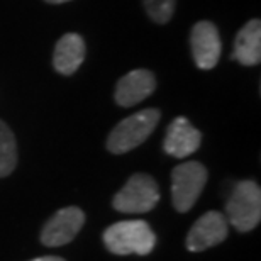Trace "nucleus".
Wrapping results in <instances>:
<instances>
[{
	"label": "nucleus",
	"instance_id": "2eb2a0df",
	"mask_svg": "<svg viewBox=\"0 0 261 261\" xmlns=\"http://www.w3.org/2000/svg\"><path fill=\"white\" fill-rule=\"evenodd\" d=\"M31 261H65V259L60 256H41V258H34Z\"/></svg>",
	"mask_w": 261,
	"mask_h": 261
},
{
	"label": "nucleus",
	"instance_id": "39448f33",
	"mask_svg": "<svg viewBox=\"0 0 261 261\" xmlns=\"http://www.w3.org/2000/svg\"><path fill=\"white\" fill-rule=\"evenodd\" d=\"M160 202V189L153 176L136 173L126 181L112 200L116 211L122 214H146Z\"/></svg>",
	"mask_w": 261,
	"mask_h": 261
},
{
	"label": "nucleus",
	"instance_id": "dca6fc26",
	"mask_svg": "<svg viewBox=\"0 0 261 261\" xmlns=\"http://www.w3.org/2000/svg\"><path fill=\"white\" fill-rule=\"evenodd\" d=\"M48 4H65V2H70V0H46Z\"/></svg>",
	"mask_w": 261,
	"mask_h": 261
},
{
	"label": "nucleus",
	"instance_id": "20e7f679",
	"mask_svg": "<svg viewBox=\"0 0 261 261\" xmlns=\"http://www.w3.org/2000/svg\"><path fill=\"white\" fill-rule=\"evenodd\" d=\"M207 168L198 161H187L171 171V200L178 212H189L207 184Z\"/></svg>",
	"mask_w": 261,
	"mask_h": 261
},
{
	"label": "nucleus",
	"instance_id": "423d86ee",
	"mask_svg": "<svg viewBox=\"0 0 261 261\" xmlns=\"http://www.w3.org/2000/svg\"><path fill=\"white\" fill-rule=\"evenodd\" d=\"M85 224V214L78 207H65L55 214L41 231V243L49 248L71 243Z\"/></svg>",
	"mask_w": 261,
	"mask_h": 261
},
{
	"label": "nucleus",
	"instance_id": "7ed1b4c3",
	"mask_svg": "<svg viewBox=\"0 0 261 261\" xmlns=\"http://www.w3.org/2000/svg\"><path fill=\"white\" fill-rule=\"evenodd\" d=\"M226 219L239 232H249L261 221V190L253 180H243L234 187L226 202Z\"/></svg>",
	"mask_w": 261,
	"mask_h": 261
},
{
	"label": "nucleus",
	"instance_id": "f257e3e1",
	"mask_svg": "<svg viewBox=\"0 0 261 261\" xmlns=\"http://www.w3.org/2000/svg\"><path fill=\"white\" fill-rule=\"evenodd\" d=\"M102 239L109 251L119 256H146L156 246V234L144 221H122L112 224L103 231Z\"/></svg>",
	"mask_w": 261,
	"mask_h": 261
},
{
	"label": "nucleus",
	"instance_id": "9d476101",
	"mask_svg": "<svg viewBox=\"0 0 261 261\" xmlns=\"http://www.w3.org/2000/svg\"><path fill=\"white\" fill-rule=\"evenodd\" d=\"M156 88V76L149 70H133L117 82L116 102L121 107H133L148 98Z\"/></svg>",
	"mask_w": 261,
	"mask_h": 261
},
{
	"label": "nucleus",
	"instance_id": "0eeeda50",
	"mask_svg": "<svg viewBox=\"0 0 261 261\" xmlns=\"http://www.w3.org/2000/svg\"><path fill=\"white\" fill-rule=\"evenodd\" d=\"M227 234L229 227L226 216L217 211L205 212L192 226L189 236H187V249L192 253L205 251L208 248L221 244L227 238Z\"/></svg>",
	"mask_w": 261,
	"mask_h": 261
},
{
	"label": "nucleus",
	"instance_id": "4468645a",
	"mask_svg": "<svg viewBox=\"0 0 261 261\" xmlns=\"http://www.w3.org/2000/svg\"><path fill=\"white\" fill-rule=\"evenodd\" d=\"M144 9L156 24H166L173 17L176 0H143Z\"/></svg>",
	"mask_w": 261,
	"mask_h": 261
},
{
	"label": "nucleus",
	"instance_id": "ddd939ff",
	"mask_svg": "<svg viewBox=\"0 0 261 261\" xmlns=\"http://www.w3.org/2000/svg\"><path fill=\"white\" fill-rule=\"evenodd\" d=\"M15 165H17V143L10 127L0 121V178L12 173Z\"/></svg>",
	"mask_w": 261,
	"mask_h": 261
},
{
	"label": "nucleus",
	"instance_id": "9b49d317",
	"mask_svg": "<svg viewBox=\"0 0 261 261\" xmlns=\"http://www.w3.org/2000/svg\"><path fill=\"white\" fill-rule=\"evenodd\" d=\"M85 41L82 36L68 33L61 36L55 46L53 66L61 75H73L85 60Z\"/></svg>",
	"mask_w": 261,
	"mask_h": 261
},
{
	"label": "nucleus",
	"instance_id": "1a4fd4ad",
	"mask_svg": "<svg viewBox=\"0 0 261 261\" xmlns=\"http://www.w3.org/2000/svg\"><path fill=\"white\" fill-rule=\"evenodd\" d=\"M202 134L195 129L187 117H176L166 129V136L163 141V149L166 154L175 158H187L194 154L200 148Z\"/></svg>",
	"mask_w": 261,
	"mask_h": 261
},
{
	"label": "nucleus",
	"instance_id": "f8f14e48",
	"mask_svg": "<svg viewBox=\"0 0 261 261\" xmlns=\"http://www.w3.org/2000/svg\"><path fill=\"white\" fill-rule=\"evenodd\" d=\"M232 60H238L244 66H256L261 61V22L253 19L239 31L234 41Z\"/></svg>",
	"mask_w": 261,
	"mask_h": 261
},
{
	"label": "nucleus",
	"instance_id": "6e6552de",
	"mask_svg": "<svg viewBox=\"0 0 261 261\" xmlns=\"http://www.w3.org/2000/svg\"><path fill=\"white\" fill-rule=\"evenodd\" d=\"M190 46L195 65L200 70H212L222 53V43L219 31L208 20H200L192 28Z\"/></svg>",
	"mask_w": 261,
	"mask_h": 261
},
{
	"label": "nucleus",
	"instance_id": "f03ea898",
	"mask_svg": "<svg viewBox=\"0 0 261 261\" xmlns=\"http://www.w3.org/2000/svg\"><path fill=\"white\" fill-rule=\"evenodd\" d=\"M161 114L158 109H144L121 121L107 138V149L114 154H124L143 144L158 126Z\"/></svg>",
	"mask_w": 261,
	"mask_h": 261
}]
</instances>
